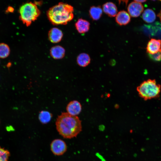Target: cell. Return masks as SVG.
Wrapping results in <instances>:
<instances>
[{
  "label": "cell",
  "instance_id": "6da1fadb",
  "mask_svg": "<svg viewBox=\"0 0 161 161\" xmlns=\"http://www.w3.org/2000/svg\"><path fill=\"white\" fill-rule=\"evenodd\" d=\"M81 121L77 116L63 112L58 116L55 122L56 129L64 138L76 137L82 131Z\"/></svg>",
  "mask_w": 161,
  "mask_h": 161
},
{
  "label": "cell",
  "instance_id": "7a4b0ae2",
  "mask_svg": "<svg viewBox=\"0 0 161 161\" xmlns=\"http://www.w3.org/2000/svg\"><path fill=\"white\" fill-rule=\"evenodd\" d=\"M73 7L62 2L50 8L47 12L49 21L54 25L66 24L74 17Z\"/></svg>",
  "mask_w": 161,
  "mask_h": 161
},
{
  "label": "cell",
  "instance_id": "3957f363",
  "mask_svg": "<svg viewBox=\"0 0 161 161\" xmlns=\"http://www.w3.org/2000/svg\"><path fill=\"white\" fill-rule=\"evenodd\" d=\"M137 91L140 97L147 100L158 97L161 87L155 79H148L142 82L137 87Z\"/></svg>",
  "mask_w": 161,
  "mask_h": 161
},
{
  "label": "cell",
  "instance_id": "277c9868",
  "mask_svg": "<svg viewBox=\"0 0 161 161\" xmlns=\"http://www.w3.org/2000/svg\"><path fill=\"white\" fill-rule=\"evenodd\" d=\"M20 20L27 26H30L32 21L36 20L40 14L36 4L28 2L21 5L19 10Z\"/></svg>",
  "mask_w": 161,
  "mask_h": 161
},
{
  "label": "cell",
  "instance_id": "5b68a950",
  "mask_svg": "<svg viewBox=\"0 0 161 161\" xmlns=\"http://www.w3.org/2000/svg\"><path fill=\"white\" fill-rule=\"evenodd\" d=\"M50 149L55 155H61L66 151L67 147L64 141L60 139H56L53 140L50 145Z\"/></svg>",
  "mask_w": 161,
  "mask_h": 161
},
{
  "label": "cell",
  "instance_id": "8992f818",
  "mask_svg": "<svg viewBox=\"0 0 161 161\" xmlns=\"http://www.w3.org/2000/svg\"><path fill=\"white\" fill-rule=\"evenodd\" d=\"M127 10L130 16L137 17L140 16L143 12V7L141 3L134 1L129 4Z\"/></svg>",
  "mask_w": 161,
  "mask_h": 161
},
{
  "label": "cell",
  "instance_id": "52a82bcc",
  "mask_svg": "<svg viewBox=\"0 0 161 161\" xmlns=\"http://www.w3.org/2000/svg\"><path fill=\"white\" fill-rule=\"evenodd\" d=\"M67 112L69 114L74 116H77L81 112L82 106L78 101L74 100L70 102L66 107Z\"/></svg>",
  "mask_w": 161,
  "mask_h": 161
},
{
  "label": "cell",
  "instance_id": "ba28073f",
  "mask_svg": "<svg viewBox=\"0 0 161 161\" xmlns=\"http://www.w3.org/2000/svg\"><path fill=\"white\" fill-rule=\"evenodd\" d=\"M161 49V40L151 38L148 42L146 51L148 54H155Z\"/></svg>",
  "mask_w": 161,
  "mask_h": 161
},
{
  "label": "cell",
  "instance_id": "9c48e42d",
  "mask_svg": "<svg viewBox=\"0 0 161 161\" xmlns=\"http://www.w3.org/2000/svg\"><path fill=\"white\" fill-rule=\"evenodd\" d=\"M63 36L62 31L57 28H53L49 32V41L53 43H57L60 41Z\"/></svg>",
  "mask_w": 161,
  "mask_h": 161
},
{
  "label": "cell",
  "instance_id": "30bf717a",
  "mask_svg": "<svg viewBox=\"0 0 161 161\" xmlns=\"http://www.w3.org/2000/svg\"><path fill=\"white\" fill-rule=\"evenodd\" d=\"M116 21L120 25H125L130 21V16L128 13L125 10L119 11L116 16Z\"/></svg>",
  "mask_w": 161,
  "mask_h": 161
},
{
  "label": "cell",
  "instance_id": "8fae6325",
  "mask_svg": "<svg viewBox=\"0 0 161 161\" xmlns=\"http://www.w3.org/2000/svg\"><path fill=\"white\" fill-rule=\"evenodd\" d=\"M103 11L110 17H114L117 13V8L112 2H109L104 4L102 6Z\"/></svg>",
  "mask_w": 161,
  "mask_h": 161
},
{
  "label": "cell",
  "instance_id": "7c38bea8",
  "mask_svg": "<svg viewBox=\"0 0 161 161\" xmlns=\"http://www.w3.org/2000/svg\"><path fill=\"white\" fill-rule=\"evenodd\" d=\"M75 27L79 33H84L89 31L90 27V23L86 20L80 18L75 23Z\"/></svg>",
  "mask_w": 161,
  "mask_h": 161
},
{
  "label": "cell",
  "instance_id": "4fadbf2b",
  "mask_svg": "<svg viewBox=\"0 0 161 161\" xmlns=\"http://www.w3.org/2000/svg\"><path fill=\"white\" fill-rule=\"evenodd\" d=\"M50 53L51 56L54 59H60L64 57L65 54V50L60 46H55L51 49Z\"/></svg>",
  "mask_w": 161,
  "mask_h": 161
},
{
  "label": "cell",
  "instance_id": "5bb4252c",
  "mask_svg": "<svg viewBox=\"0 0 161 161\" xmlns=\"http://www.w3.org/2000/svg\"><path fill=\"white\" fill-rule=\"evenodd\" d=\"M103 13L102 9L100 6H92L89 10V14L91 18L96 21L101 17Z\"/></svg>",
  "mask_w": 161,
  "mask_h": 161
},
{
  "label": "cell",
  "instance_id": "9a60e30c",
  "mask_svg": "<svg viewBox=\"0 0 161 161\" xmlns=\"http://www.w3.org/2000/svg\"><path fill=\"white\" fill-rule=\"evenodd\" d=\"M90 61L91 59L89 55L85 53L80 54L77 58L78 64L82 67L87 66L90 64Z\"/></svg>",
  "mask_w": 161,
  "mask_h": 161
},
{
  "label": "cell",
  "instance_id": "2e32d148",
  "mask_svg": "<svg viewBox=\"0 0 161 161\" xmlns=\"http://www.w3.org/2000/svg\"><path fill=\"white\" fill-rule=\"evenodd\" d=\"M142 16L143 20L148 23L153 22L156 18V16L154 12L150 9L145 10L143 13Z\"/></svg>",
  "mask_w": 161,
  "mask_h": 161
},
{
  "label": "cell",
  "instance_id": "e0dca14e",
  "mask_svg": "<svg viewBox=\"0 0 161 161\" xmlns=\"http://www.w3.org/2000/svg\"><path fill=\"white\" fill-rule=\"evenodd\" d=\"M52 117V114L49 112L42 111L39 114L38 118L40 122L42 124H45L49 122Z\"/></svg>",
  "mask_w": 161,
  "mask_h": 161
},
{
  "label": "cell",
  "instance_id": "ac0fdd59",
  "mask_svg": "<svg viewBox=\"0 0 161 161\" xmlns=\"http://www.w3.org/2000/svg\"><path fill=\"white\" fill-rule=\"evenodd\" d=\"M10 52V47L6 44L0 43V58H4L7 57Z\"/></svg>",
  "mask_w": 161,
  "mask_h": 161
},
{
  "label": "cell",
  "instance_id": "d6986e66",
  "mask_svg": "<svg viewBox=\"0 0 161 161\" xmlns=\"http://www.w3.org/2000/svg\"><path fill=\"white\" fill-rule=\"evenodd\" d=\"M10 156L8 150L0 147V161H8Z\"/></svg>",
  "mask_w": 161,
  "mask_h": 161
},
{
  "label": "cell",
  "instance_id": "ffe728a7",
  "mask_svg": "<svg viewBox=\"0 0 161 161\" xmlns=\"http://www.w3.org/2000/svg\"><path fill=\"white\" fill-rule=\"evenodd\" d=\"M150 58L153 61H160L161 60V49L158 52L154 54H148Z\"/></svg>",
  "mask_w": 161,
  "mask_h": 161
},
{
  "label": "cell",
  "instance_id": "44dd1931",
  "mask_svg": "<svg viewBox=\"0 0 161 161\" xmlns=\"http://www.w3.org/2000/svg\"><path fill=\"white\" fill-rule=\"evenodd\" d=\"M14 10V9L11 6H9L7 8L6 11L7 12H12Z\"/></svg>",
  "mask_w": 161,
  "mask_h": 161
},
{
  "label": "cell",
  "instance_id": "7402d4cb",
  "mask_svg": "<svg viewBox=\"0 0 161 161\" xmlns=\"http://www.w3.org/2000/svg\"><path fill=\"white\" fill-rule=\"evenodd\" d=\"M134 1L137 2H138V3H143V2H145L146 1V0H134Z\"/></svg>",
  "mask_w": 161,
  "mask_h": 161
},
{
  "label": "cell",
  "instance_id": "603a6c76",
  "mask_svg": "<svg viewBox=\"0 0 161 161\" xmlns=\"http://www.w3.org/2000/svg\"><path fill=\"white\" fill-rule=\"evenodd\" d=\"M157 16L159 18L161 22V10H160V13H158Z\"/></svg>",
  "mask_w": 161,
  "mask_h": 161
}]
</instances>
